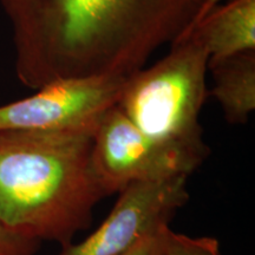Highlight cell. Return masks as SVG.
<instances>
[{
	"label": "cell",
	"mask_w": 255,
	"mask_h": 255,
	"mask_svg": "<svg viewBox=\"0 0 255 255\" xmlns=\"http://www.w3.org/2000/svg\"><path fill=\"white\" fill-rule=\"evenodd\" d=\"M127 78L92 76L47 83L30 97L0 105V131L95 130L117 103Z\"/></svg>",
	"instance_id": "cell-5"
},
{
	"label": "cell",
	"mask_w": 255,
	"mask_h": 255,
	"mask_svg": "<svg viewBox=\"0 0 255 255\" xmlns=\"http://www.w3.org/2000/svg\"><path fill=\"white\" fill-rule=\"evenodd\" d=\"M40 241L12 231L0 220V255H36Z\"/></svg>",
	"instance_id": "cell-10"
},
{
	"label": "cell",
	"mask_w": 255,
	"mask_h": 255,
	"mask_svg": "<svg viewBox=\"0 0 255 255\" xmlns=\"http://www.w3.org/2000/svg\"><path fill=\"white\" fill-rule=\"evenodd\" d=\"M214 75L212 94L229 124H246L255 109V51L208 64Z\"/></svg>",
	"instance_id": "cell-8"
},
{
	"label": "cell",
	"mask_w": 255,
	"mask_h": 255,
	"mask_svg": "<svg viewBox=\"0 0 255 255\" xmlns=\"http://www.w3.org/2000/svg\"><path fill=\"white\" fill-rule=\"evenodd\" d=\"M220 1H221V0H201L200 9H199V12H197L196 17L194 18L193 23H191L189 28H188V30H187L186 32H183V33L181 34V36H183V34H186L187 32H189V31L191 30V28L195 26L196 24H199L200 21L202 20V19L205 18L206 15L208 14L210 11H213V9H214V8L216 7V6L219 5ZM181 36H180V37H181ZM180 37H178V38H180Z\"/></svg>",
	"instance_id": "cell-12"
},
{
	"label": "cell",
	"mask_w": 255,
	"mask_h": 255,
	"mask_svg": "<svg viewBox=\"0 0 255 255\" xmlns=\"http://www.w3.org/2000/svg\"><path fill=\"white\" fill-rule=\"evenodd\" d=\"M91 162L107 196L136 182L189 176L199 165L146 136L115 104L92 136Z\"/></svg>",
	"instance_id": "cell-4"
},
{
	"label": "cell",
	"mask_w": 255,
	"mask_h": 255,
	"mask_svg": "<svg viewBox=\"0 0 255 255\" xmlns=\"http://www.w3.org/2000/svg\"><path fill=\"white\" fill-rule=\"evenodd\" d=\"M170 45L167 56L127 78L116 105L146 136L200 167L210 154L199 120L209 55L194 32Z\"/></svg>",
	"instance_id": "cell-3"
},
{
	"label": "cell",
	"mask_w": 255,
	"mask_h": 255,
	"mask_svg": "<svg viewBox=\"0 0 255 255\" xmlns=\"http://www.w3.org/2000/svg\"><path fill=\"white\" fill-rule=\"evenodd\" d=\"M100 227L78 244L63 247L59 255H122L144 238L169 226L189 200L188 176L136 182L121 191Z\"/></svg>",
	"instance_id": "cell-6"
},
{
	"label": "cell",
	"mask_w": 255,
	"mask_h": 255,
	"mask_svg": "<svg viewBox=\"0 0 255 255\" xmlns=\"http://www.w3.org/2000/svg\"><path fill=\"white\" fill-rule=\"evenodd\" d=\"M167 227V226H164ZM142 238L135 246L122 255H161L162 239H163V228Z\"/></svg>",
	"instance_id": "cell-11"
},
{
	"label": "cell",
	"mask_w": 255,
	"mask_h": 255,
	"mask_svg": "<svg viewBox=\"0 0 255 255\" xmlns=\"http://www.w3.org/2000/svg\"><path fill=\"white\" fill-rule=\"evenodd\" d=\"M189 32L208 51V64L255 51V0H229L216 6Z\"/></svg>",
	"instance_id": "cell-7"
},
{
	"label": "cell",
	"mask_w": 255,
	"mask_h": 255,
	"mask_svg": "<svg viewBox=\"0 0 255 255\" xmlns=\"http://www.w3.org/2000/svg\"><path fill=\"white\" fill-rule=\"evenodd\" d=\"M19 82L130 77L193 23L201 0H0Z\"/></svg>",
	"instance_id": "cell-1"
},
{
	"label": "cell",
	"mask_w": 255,
	"mask_h": 255,
	"mask_svg": "<svg viewBox=\"0 0 255 255\" xmlns=\"http://www.w3.org/2000/svg\"><path fill=\"white\" fill-rule=\"evenodd\" d=\"M161 255H221L220 245L215 238H191L171 231L169 226L163 228Z\"/></svg>",
	"instance_id": "cell-9"
},
{
	"label": "cell",
	"mask_w": 255,
	"mask_h": 255,
	"mask_svg": "<svg viewBox=\"0 0 255 255\" xmlns=\"http://www.w3.org/2000/svg\"><path fill=\"white\" fill-rule=\"evenodd\" d=\"M95 130L0 131V220L36 240L72 244L107 195L91 162Z\"/></svg>",
	"instance_id": "cell-2"
}]
</instances>
